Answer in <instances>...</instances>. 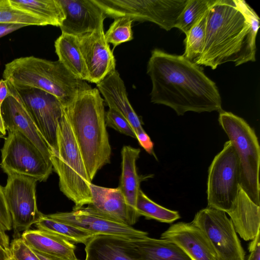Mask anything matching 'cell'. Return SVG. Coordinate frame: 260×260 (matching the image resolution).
Segmentation results:
<instances>
[{
    "label": "cell",
    "instance_id": "7",
    "mask_svg": "<svg viewBox=\"0 0 260 260\" xmlns=\"http://www.w3.org/2000/svg\"><path fill=\"white\" fill-rule=\"evenodd\" d=\"M239 187V160L234 146L228 141L209 168L208 207L228 213L236 202Z\"/></svg>",
    "mask_w": 260,
    "mask_h": 260
},
{
    "label": "cell",
    "instance_id": "6",
    "mask_svg": "<svg viewBox=\"0 0 260 260\" xmlns=\"http://www.w3.org/2000/svg\"><path fill=\"white\" fill-rule=\"evenodd\" d=\"M218 121L237 152L240 164V186L260 206V148L254 129L243 118L221 111Z\"/></svg>",
    "mask_w": 260,
    "mask_h": 260
},
{
    "label": "cell",
    "instance_id": "36",
    "mask_svg": "<svg viewBox=\"0 0 260 260\" xmlns=\"http://www.w3.org/2000/svg\"><path fill=\"white\" fill-rule=\"evenodd\" d=\"M136 136L140 145L145 151L149 154L153 155L155 157L153 151V143L145 131L143 129L138 132L136 134Z\"/></svg>",
    "mask_w": 260,
    "mask_h": 260
},
{
    "label": "cell",
    "instance_id": "33",
    "mask_svg": "<svg viewBox=\"0 0 260 260\" xmlns=\"http://www.w3.org/2000/svg\"><path fill=\"white\" fill-rule=\"evenodd\" d=\"M106 126L111 127L120 133L136 138V134L129 122L120 113L109 109L105 114Z\"/></svg>",
    "mask_w": 260,
    "mask_h": 260
},
{
    "label": "cell",
    "instance_id": "28",
    "mask_svg": "<svg viewBox=\"0 0 260 260\" xmlns=\"http://www.w3.org/2000/svg\"><path fill=\"white\" fill-rule=\"evenodd\" d=\"M138 216L161 222L172 223L180 218L176 211L167 209L152 201L140 189L136 203Z\"/></svg>",
    "mask_w": 260,
    "mask_h": 260
},
{
    "label": "cell",
    "instance_id": "26",
    "mask_svg": "<svg viewBox=\"0 0 260 260\" xmlns=\"http://www.w3.org/2000/svg\"><path fill=\"white\" fill-rule=\"evenodd\" d=\"M10 3L44 20L48 25L60 27L65 15L58 0H9Z\"/></svg>",
    "mask_w": 260,
    "mask_h": 260
},
{
    "label": "cell",
    "instance_id": "19",
    "mask_svg": "<svg viewBox=\"0 0 260 260\" xmlns=\"http://www.w3.org/2000/svg\"><path fill=\"white\" fill-rule=\"evenodd\" d=\"M96 86L109 108L122 115L129 122L135 134L144 129L140 118L129 102L124 81L116 70L106 76Z\"/></svg>",
    "mask_w": 260,
    "mask_h": 260
},
{
    "label": "cell",
    "instance_id": "39",
    "mask_svg": "<svg viewBox=\"0 0 260 260\" xmlns=\"http://www.w3.org/2000/svg\"><path fill=\"white\" fill-rule=\"evenodd\" d=\"M24 26H26L18 24L0 23V38Z\"/></svg>",
    "mask_w": 260,
    "mask_h": 260
},
{
    "label": "cell",
    "instance_id": "22",
    "mask_svg": "<svg viewBox=\"0 0 260 260\" xmlns=\"http://www.w3.org/2000/svg\"><path fill=\"white\" fill-rule=\"evenodd\" d=\"M21 237L34 250L65 260H77L76 246L56 234L40 229L28 230Z\"/></svg>",
    "mask_w": 260,
    "mask_h": 260
},
{
    "label": "cell",
    "instance_id": "8",
    "mask_svg": "<svg viewBox=\"0 0 260 260\" xmlns=\"http://www.w3.org/2000/svg\"><path fill=\"white\" fill-rule=\"evenodd\" d=\"M107 17L149 21L166 30L176 27L188 0H93Z\"/></svg>",
    "mask_w": 260,
    "mask_h": 260
},
{
    "label": "cell",
    "instance_id": "25",
    "mask_svg": "<svg viewBox=\"0 0 260 260\" xmlns=\"http://www.w3.org/2000/svg\"><path fill=\"white\" fill-rule=\"evenodd\" d=\"M54 46L58 60L77 78L89 82V76L80 50L78 38L61 34Z\"/></svg>",
    "mask_w": 260,
    "mask_h": 260
},
{
    "label": "cell",
    "instance_id": "20",
    "mask_svg": "<svg viewBox=\"0 0 260 260\" xmlns=\"http://www.w3.org/2000/svg\"><path fill=\"white\" fill-rule=\"evenodd\" d=\"M141 150L130 146H124L121 150V173L118 187L122 191L128 207L130 225L136 223L139 216L136 203L140 189V183L149 176H140L137 172L136 161Z\"/></svg>",
    "mask_w": 260,
    "mask_h": 260
},
{
    "label": "cell",
    "instance_id": "1",
    "mask_svg": "<svg viewBox=\"0 0 260 260\" xmlns=\"http://www.w3.org/2000/svg\"><path fill=\"white\" fill-rule=\"evenodd\" d=\"M147 73L152 82L151 102L167 106L179 115L221 111V99L216 84L198 64L183 55L155 49Z\"/></svg>",
    "mask_w": 260,
    "mask_h": 260
},
{
    "label": "cell",
    "instance_id": "24",
    "mask_svg": "<svg viewBox=\"0 0 260 260\" xmlns=\"http://www.w3.org/2000/svg\"><path fill=\"white\" fill-rule=\"evenodd\" d=\"M129 241L117 236H94L85 245V260H136L131 254Z\"/></svg>",
    "mask_w": 260,
    "mask_h": 260
},
{
    "label": "cell",
    "instance_id": "13",
    "mask_svg": "<svg viewBox=\"0 0 260 260\" xmlns=\"http://www.w3.org/2000/svg\"><path fill=\"white\" fill-rule=\"evenodd\" d=\"M51 217L96 235H105L121 237L129 240L143 239L148 233L132 226L118 223L92 213L86 207H74L68 212L48 214Z\"/></svg>",
    "mask_w": 260,
    "mask_h": 260
},
{
    "label": "cell",
    "instance_id": "15",
    "mask_svg": "<svg viewBox=\"0 0 260 260\" xmlns=\"http://www.w3.org/2000/svg\"><path fill=\"white\" fill-rule=\"evenodd\" d=\"M58 1L65 15L59 27L62 34L81 37L97 29L107 18L93 0Z\"/></svg>",
    "mask_w": 260,
    "mask_h": 260
},
{
    "label": "cell",
    "instance_id": "11",
    "mask_svg": "<svg viewBox=\"0 0 260 260\" xmlns=\"http://www.w3.org/2000/svg\"><path fill=\"white\" fill-rule=\"evenodd\" d=\"M191 222L205 234L218 260H245L237 233L224 212L207 207L198 212Z\"/></svg>",
    "mask_w": 260,
    "mask_h": 260
},
{
    "label": "cell",
    "instance_id": "42",
    "mask_svg": "<svg viewBox=\"0 0 260 260\" xmlns=\"http://www.w3.org/2000/svg\"><path fill=\"white\" fill-rule=\"evenodd\" d=\"M1 105H0V139L4 138L6 134V129L1 112Z\"/></svg>",
    "mask_w": 260,
    "mask_h": 260
},
{
    "label": "cell",
    "instance_id": "12",
    "mask_svg": "<svg viewBox=\"0 0 260 260\" xmlns=\"http://www.w3.org/2000/svg\"><path fill=\"white\" fill-rule=\"evenodd\" d=\"M37 181L34 178L24 175H8L3 190L15 238L21 232L29 230L42 214L39 211L37 204Z\"/></svg>",
    "mask_w": 260,
    "mask_h": 260
},
{
    "label": "cell",
    "instance_id": "17",
    "mask_svg": "<svg viewBox=\"0 0 260 260\" xmlns=\"http://www.w3.org/2000/svg\"><path fill=\"white\" fill-rule=\"evenodd\" d=\"M160 239L176 244L192 260H218L205 234L192 222L172 224L161 235Z\"/></svg>",
    "mask_w": 260,
    "mask_h": 260
},
{
    "label": "cell",
    "instance_id": "34",
    "mask_svg": "<svg viewBox=\"0 0 260 260\" xmlns=\"http://www.w3.org/2000/svg\"><path fill=\"white\" fill-rule=\"evenodd\" d=\"M10 250L16 260H40L21 237L15 238L12 241Z\"/></svg>",
    "mask_w": 260,
    "mask_h": 260
},
{
    "label": "cell",
    "instance_id": "23",
    "mask_svg": "<svg viewBox=\"0 0 260 260\" xmlns=\"http://www.w3.org/2000/svg\"><path fill=\"white\" fill-rule=\"evenodd\" d=\"M132 256L136 260H192L176 244L148 236L129 240Z\"/></svg>",
    "mask_w": 260,
    "mask_h": 260
},
{
    "label": "cell",
    "instance_id": "40",
    "mask_svg": "<svg viewBox=\"0 0 260 260\" xmlns=\"http://www.w3.org/2000/svg\"><path fill=\"white\" fill-rule=\"evenodd\" d=\"M9 91L7 83L4 79L0 80V105L9 95Z\"/></svg>",
    "mask_w": 260,
    "mask_h": 260
},
{
    "label": "cell",
    "instance_id": "4",
    "mask_svg": "<svg viewBox=\"0 0 260 260\" xmlns=\"http://www.w3.org/2000/svg\"><path fill=\"white\" fill-rule=\"evenodd\" d=\"M4 80L13 85L29 86L46 91L65 106L82 92L92 87L77 78L58 60L35 56L22 57L5 64Z\"/></svg>",
    "mask_w": 260,
    "mask_h": 260
},
{
    "label": "cell",
    "instance_id": "41",
    "mask_svg": "<svg viewBox=\"0 0 260 260\" xmlns=\"http://www.w3.org/2000/svg\"><path fill=\"white\" fill-rule=\"evenodd\" d=\"M40 260H65L34 250ZM80 260V259H77Z\"/></svg>",
    "mask_w": 260,
    "mask_h": 260
},
{
    "label": "cell",
    "instance_id": "35",
    "mask_svg": "<svg viewBox=\"0 0 260 260\" xmlns=\"http://www.w3.org/2000/svg\"><path fill=\"white\" fill-rule=\"evenodd\" d=\"M3 188L0 185V229L6 232L12 229V222L5 200Z\"/></svg>",
    "mask_w": 260,
    "mask_h": 260
},
{
    "label": "cell",
    "instance_id": "27",
    "mask_svg": "<svg viewBox=\"0 0 260 260\" xmlns=\"http://www.w3.org/2000/svg\"><path fill=\"white\" fill-rule=\"evenodd\" d=\"M35 225L38 229L56 234L72 243L85 245L91 238L96 236L94 234L53 218L48 214L43 213Z\"/></svg>",
    "mask_w": 260,
    "mask_h": 260
},
{
    "label": "cell",
    "instance_id": "18",
    "mask_svg": "<svg viewBox=\"0 0 260 260\" xmlns=\"http://www.w3.org/2000/svg\"><path fill=\"white\" fill-rule=\"evenodd\" d=\"M91 202L87 208L106 219L130 225L129 210L119 187L108 188L91 184Z\"/></svg>",
    "mask_w": 260,
    "mask_h": 260
},
{
    "label": "cell",
    "instance_id": "38",
    "mask_svg": "<svg viewBox=\"0 0 260 260\" xmlns=\"http://www.w3.org/2000/svg\"><path fill=\"white\" fill-rule=\"evenodd\" d=\"M10 244L8 236L0 229V260H5L10 251Z\"/></svg>",
    "mask_w": 260,
    "mask_h": 260
},
{
    "label": "cell",
    "instance_id": "29",
    "mask_svg": "<svg viewBox=\"0 0 260 260\" xmlns=\"http://www.w3.org/2000/svg\"><path fill=\"white\" fill-rule=\"evenodd\" d=\"M207 11L185 35V51L182 55L196 64L200 58L204 47Z\"/></svg>",
    "mask_w": 260,
    "mask_h": 260
},
{
    "label": "cell",
    "instance_id": "14",
    "mask_svg": "<svg viewBox=\"0 0 260 260\" xmlns=\"http://www.w3.org/2000/svg\"><path fill=\"white\" fill-rule=\"evenodd\" d=\"M78 41L88 72L89 82L98 84L116 70V60L105 39L104 24L92 32L79 37Z\"/></svg>",
    "mask_w": 260,
    "mask_h": 260
},
{
    "label": "cell",
    "instance_id": "10",
    "mask_svg": "<svg viewBox=\"0 0 260 260\" xmlns=\"http://www.w3.org/2000/svg\"><path fill=\"white\" fill-rule=\"evenodd\" d=\"M0 166L8 175L17 174L31 177L38 181H45L53 170L40 150L18 132H8L1 149Z\"/></svg>",
    "mask_w": 260,
    "mask_h": 260
},
{
    "label": "cell",
    "instance_id": "37",
    "mask_svg": "<svg viewBox=\"0 0 260 260\" xmlns=\"http://www.w3.org/2000/svg\"><path fill=\"white\" fill-rule=\"evenodd\" d=\"M260 232L252 240L249 245L250 254L247 260H260Z\"/></svg>",
    "mask_w": 260,
    "mask_h": 260
},
{
    "label": "cell",
    "instance_id": "31",
    "mask_svg": "<svg viewBox=\"0 0 260 260\" xmlns=\"http://www.w3.org/2000/svg\"><path fill=\"white\" fill-rule=\"evenodd\" d=\"M215 2V0H188L178 19L176 28L186 35Z\"/></svg>",
    "mask_w": 260,
    "mask_h": 260
},
{
    "label": "cell",
    "instance_id": "2",
    "mask_svg": "<svg viewBox=\"0 0 260 260\" xmlns=\"http://www.w3.org/2000/svg\"><path fill=\"white\" fill-rule=\"evenodd\" d=\"M259 27L258 15L245 1L215 0L207 13L204 47L196 64L214 70L228 62L255 61Z\"/></svg>",
    "mask_w": 260,
    "mask_h": 260
},
{
    "label": "cell",
    "instance_id": "21",
    "mask_svg": "<svg viewBox=\"0 0 260 260\" xmlns=\"http://www.w3.org/2000/svg\"><path fill=\"white\" fill-rule=\"evenodd\" d=\"M228 214L236 233L245 241L253 240L260 232V206L240 186L236 202Z\"/></svg>",
    "mask_w": 260,
    "mask_h": 260
},
{
    "label": "cell",
    "instance_id": "3",
    "mask_svg": "<svg viewBox=\"0 0 260 260\" xmlns=\"http://www.w3.org/2000/svg\"><path fill=\"white\" fill-rule=\"evenodd\" d=\"M104 102L98 88H91L64 106L91 181L98 171L110 162L111 148L106 129Z\"/></svg>",
    "mask_w": 260,
    "mask_h": 260
},
{
    "label": "cell",
    "instance_id": "9",
    "mask_svg": "<svg viewBox=\"0 0 260 260\" xmlns=\"http://www.w3.org/2000/svg\"><path fill=\"white\" fill-rule=\"evenodd\" d=\"M6 82L9 93L22 103L53 152L56 147L58 124L64 112L63 104L41 89Z\"/></svg>",
    "mask_w": 260,
    "mask_h": 260
},
{
    "label": "cell",
    "instance_id": "16",
    "mask_svg": "<svg viewBox=\"0 0 260 260\" xmlns=\"http://www.w3.org/2000/svg\"><path fill=\"white\" fill-rule=\"evenodd\" d=\"M1 108L6 129L8 132H18L23 135L51 162L53 151L22 103L9 93Z\"/></svg>",
    "mask_w": 260,
    "mask_h": 260
},
{
    "label": "cell",
    "instance_id": "5",
    "mask_svg": "<svg viewBox=\"0 0 260 260\" xmlns=\"http://www.w3.org/2000/svg\"><path fill=\"white\" fill-rule=\"evenodd\" d=\"M56 141L50 160L58 176L60 191L75 207L90 204L92 182L65 111L58 124Z\"/></svg>",
    "mask_w": 260,
    "mask_h": 260
},
{
    "label": "cell",
    "instance_id": "32",
    "mask_svg": "<svg viewBox=\"0 0 260 260\" xmlns=\"http://www.w3.org/2000/svg\"><path fill=\"white\" fill-rule=\"evenodd\" d=\"M133 21L127 17H120L114 19L108 30L105 33V38L113 48L119 45L133 39L132 28Z\"/></svg>",
    "mask_w": 260,
    "mask_h": 260
},
{
    "label": "cell",
    "instance_id": "43",
    "mask_svg": "<svg viewBox=\"0 0 260 260\" xmlns=\"http://www.w3.org/2000/svg\"><path fill=\"white\" fill-rule=\"evenodd\" d=\"M5 260H16L14 257L12 255L11 253V252H10V251L9 252V253H8L6 258H5Z\"/></svg>",
    "mask_w": 260,
    "mask_h": 260
},
{
    "label": "cell",
    "instance_id": "30",
    "mask_svg": "<svg viewBox=\"0 0 260 260\" xmlns=\"http://www.w3.org/2000/svg\"><path fill=\"white\" fill-rule=\"evenodd\" d=\"M0 23L48 25L43 19L12 5L9 0H0Z\"/></svg>",
    "mask_w": 260,
    "mask_h": 260
}]
</instances>
